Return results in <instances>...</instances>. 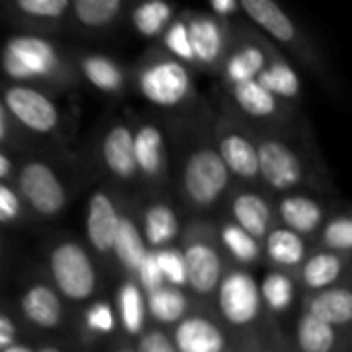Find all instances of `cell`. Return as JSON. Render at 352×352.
I'll return each mask as SVG.
<instances>
[{"label": "cell", "instance_id": "obj_12", "mask_svg": "<svg viewBox=\"0 0 352 352\" xmlns=\"http://www.w3.org/2000/svg\"><path fill=\"white\" fill-rule=\"evenodd\" d=\"M186 29L194 62L206 66L217 64L225 50V31L221 23L212 16H194L186 21Z\"/></svg>", "mask_w": 352, "mask_h": 352}, {"label": "cell", "instance_id": "obj_17", "mask_svg": "<svg viewBox=\"0 0 352 352\" xmlns=\"http://www.w3.org/2000/svg\"><path fill=\"white\" fill-rule=\"evenodd\" d=\"M233 219L239 229H243L248 235H252L256 241L260 237H266V231L272 221V212L268 202L260 194H239L233 200Z\"/></svg>", "mask_w": 352, "mask_h": 352}, {"label": "cell", "instance_id": "obj_11", "mask_svg": "<svg viewBox=\"0 0 352 352\" xmlns=\"http://www.w3.org/2000/svg\"><path fill=\"white\" fill-rule=\"evenodd\" d=\"M120 225V214L105 192H95L87 208V239L97 252H111L116 231Z\"/></svg>", "mask_w": 352, "mask_h": 352}, {"label": "cell", "instance_id": "obj_25", "mask_svg": "<svg viewBox=\"0 0 352 352\" xmlns=\"http://www.w3.org/2000/svg\"><path fill=\"white\" fill-rule=\"evenodd\" d=\"M80 70L85 78L103 93H116L124 87V74L120 66L107 56H97V54L85 56L80 60Z\"/></svg>", "mask_w": 352, "mask_h": 352}, {"label": "cell", "instance_id": "obj_9", "mask_svg": "<svg viewBox=\"0 0 352 352\" xmlns=\"http://www.w3.org/2000/svg\"><path fill=\"white\" fill-rule=\"evenodd\" d=\"M186 262V285L192 287L198 295H210L221 280V256L219 252L204 241H194L184 252Z\"/></svg>", "mask_w": 352, "mask_h": 352}, {"label": "cell", "instance_id": "obj_19", "mask_svg": "<svg viewBox=\"0 0 352 352\" xmlns=\"http://www.w3.org/2000/svg\"><path fill=\"white\" fill-rule=\"evenodd\" d=\"M309 316L336 328L352 320V295L346 289H326L309 301Z\"/></svg>", "mask_w": 352, "mask_h": 352}, {"label": "cell", "instance_id": "obj_31", "mask_svg": "<svg viewBox=\"0 0 352 352\" xmlns=\"http://www.w3.org/2000/svg\"><path fill=\"white\" fill-rule=\"evenodd\" d=\"M233 97H235L237 105L252 118H270L278 109L276 97L270 95L258 80H248V82L235 85Z\"/></svg>", "mask_w": 352, "mask_h": 352}, {"label": "cell", "instance_id": "obj_36", "mask_svg": "<svg viewBox=\"0 0 352 352\" xmlns=\"http://www.w3.org/2000/svg\"><path fill=\"white\" fill-rule=\"evenodd\" d=\"M155 260L159 266V272L163 276V283L167 287L179 289L186 285V262H184V252L175 248H163L155 252Z\"/></svg>", "mask_w": 352, "mask_h": 352}, {"label": "cell", "instance_id": "obj_45", "mask_svg": "<svg viewBox=\"0 0 352 352\" xmlns=\"http://www.w3.org/2000/svg\"><path fill=\"white\" fill-rule=\"evenodd\" d=\"M210 10L217 16H231L235 10H239V2H235V0H214L210 4Z\"/></svg>", "mask_w": 352, "mask_h": 352}, {"label": "cell", "instance_id": "obj_5", "mask_svg": "<svg viewBox=\"0 0 352 352\" xmlns=\"http://www.w3.org/2000/svg\"><path fill=\"white\" fill-rule=\"evenodd\" d=\"M19 190L25 202L41 217H56L66 204V192L50 165L27 163L19 173Z\"/></svg>", "mask_w": 352, "mask_h": 352}, {"label": "cell", "instance_id": "obj_6", "mask_svg": "<svg viewBox=\"0 0 352 352\" xmlns=\"http://www.w3.org/2000/svg\"><path fill=\"white\" fill-rule=\"evenodd\" d=\"M4 103L10 116L27 130L47 134L58 126L60 113L54 101L27 85H12L4 91Z\"/></svg>", "mask_w": 352, "mask_h": 352}, {"label": "cell", "instance_id": "obj_13", "mask_svg": "<svg viewBox=\"0 0 352 352\" xmlns=\"http://www.w3.org/2000/svg\"><path fill=\"white\" fill-rule=\"evenodd\" d=\"M101 155L107 169L116 177L132 179L138 173L136 159H134V132L128 126L118 124L107 132L101 146Z\"/></svg>", "mask_w": 352, "mask_h": 352}, {"label": "cell", "instance_id": "obj_32", "mask_svg": "<svg viewBox=\"0 0 352 352\" xmlns=\"http://www.w3.org/2000/svg\"><path fill=\"white\" fill-rule=\"evenodd\" d=\"M297 344L301 352H332L336 346V330L305 314L297 324Z\"/></svg>", "mask_w": 352, "mask_h": 352}, {"label": "cell", "instance_id": "obj_22", "mask_svg": "<svg viewBox=\"0 0 352 352\" xmlns=\"http://www.w3.org/2000/svg\"><path fill=\"white\" fill-rule=\"evenodd\" d=\"M111 252L122 262V266L130 272H136L142 264V260L148 254V248L142 239V233L138 231L136 223L128 217H120V225L116 231V239L111 245Z\"/></svg>", "mask_w": 352, "mask_h": 352}, {"label": "cell", "instance_id": "obj_8", "mask_svg": "<svg viewBox=\"0 0 352 352\" xmlns=\"http://www.w3.org/2000/svg\"><path fill=\"white\" fill-rule=\"evenodd\" d=\"M258 175L274 190L295 188L303 177L299 157L280 140H262L258 146Z\"/></svg>", "mask_w": 352, "mask_h": 352}, {"label": "cell", "instance_id": "obj_18", "mask_svg": "<svg viewBox=\"0 0 352 352\" xmlns=\"http://www.w3.org/2000/svg\"><path fill=\"white\" fill-rule=\"evenodd\" d=\"M134 159L136 169L146 177H159L165 163V142L157 126H140L134 134Z\"/></svg>", "mask_w": 352, "mask_h": 352}, {"label": "cell", "instance_id": "obj_20", "mask_svg": "<svg viewBox=\"0 0 352 352\" xmlns=\"http://www.w3.org/2000/svg\"><path fill=\"white\" fill-rule=\"evenodd\" d=\"M177 231H179V225H177V217L171 206H167L163 202L148 206V210L144 212L142 239L151 252L167 248L177 237Z\"/></svg>", "mask_w": 352, "mask_h": 352}, {"label": "cell", "instance_id": "obj_14", "mask_svg": "<svg viewBox=\"0 0 352 352\" xmlns=\"http://www.w3.org/2000/svg\"><path fill=\"white\" fill-rule=\"evenodd\" d=\"M239 8L270 37L280 43H293L297 37L295 23L291 16L272 0H241Z\"/></svg>", "mask_w": 352, "mask_h": 352}, {"label": "cell", "instance_id": "obj_42", "mask_svg": "<svg viewBox=\"0 0 352 352\" xmlns=\"http://www.w3.org/2000/svg\"><path fill=\"white\" fill-rule=\"evenodd\" d=\"M21 214V198L19 194L8 188L6 184H0V223H12Z\"/></svg>", "mask_w": 352, "mask_h": 352}, {"label": "cell", "instance_id": "obj_15", "mask_svg": "<svg viewBox=\"0 0 352 352\" xmlns=\"http://www.w3.org/2000/svg\"><path fill=\"white\" fill-rule=\"evenodd\" d=\"M219 157L229 173L243 179L258 177V151L256 144L243 134L239 132L225 134L219 140Z\"/></svg>", "mask_w": 352, "mask_h": 352}, {"label": "cell", "instance_id": "obj_44", "mask_svg": "<svg viewBox=\"0 0 352 352\" xmlns=\"http://www.w3.org/2000/svg\"><path fill=\"white\" fill-rule=\"evenodd\" d=\"M14 342H16V326L8 316L0 314V351L12 346Z\"/></svg>", "mask_w": 352, "mask_h": 352}, {"label": "cell", "instance_id": "obj_16", "mask_svg": "<svg viewBox=\"0 0 352 352\" xmlns=\"http://www.w3.org/2000/svg\"><path fill=\"white\" fill-rule=\"evenodd\" d=\"M23 316L37 328H56L62 322L60 297L47 285H33L21 297Z\"/></svg>", "mask_w": 352, "mask_h": 352}, {"label": "cell", "instance_id": "obj_41", "mask_svg": "<svg viewBox=\"0 0 352 352\" xmlns=\"http://www.w3.org/2000/svg\"><path fill=\"white\" fill-rule=\"evenodd\" d=\"M136 274H138V283H140L138 287L146 295L153 293V291H157V289H161V287H165L163 276H161L159 266H157V260H155V252H151V250H148L146 258L142 260L140 268L136 270Z\"/></svg>", "mask_w": 352, "mask_h": 352}, {"label": "cell", "instance_id": "obj_29", "mask_svg": "<svg viewBox=\"0 0 352 352\" xmlns=\"http://www.w3.org/2000/svg\"><path fill=\"white\" fill-rule=\"evenodd\" d=\"M256 80L274 97L293 99V97H297L301 93L299 74L287 62H280V60L266 64Z\"/></svg>", "mask_w": 352, "mask_h": 352}, {"label": "cell", "instance_id": "obj_37", "mask_svg": "<svg viewBox=\"0 0 352 352\" xmlns=\"http://www.w3.org/2000/svg\"><path fill=\"white\" fill-rule=\"evenodd\" d=\"M165 47L175 56L177 62H194L192 56V47H190V39H188V29H186V21H175L165 29Z\"/></svg>", "mask_w": 352, "mask_h": 352}, {"label": "cell", "instance_id": "obj_1", "mask_svg": "<svg viewBox=\"0 0 352 352\" xmlns=\"http://www.w3.org/2000/svg\"><path fill=\"white\" fill-rule=\"evenodd\" d=\"M0 60L2 70L21 82L52 78L62 66L56 45L43 37L33 35H19L8 39Z\"/></svg>", "mask_w": 352, "mask_h": 352}, {"label": "cell", "instance_id": "obj_28", "mask_svg": "<svg viewBox=\"0 0 352 352\" xmlns=\"http://www.w3.org/2000/svg\"><path fill=\"white\" fill-rule=\"evenodd\" d=\"M266 52L258 45H243L225 64V74L233 85L256 80L266 66Z\"/></svg>", "mask_w": 352, "mask_h": 352}, {"label": "cell", "instance_id": "obj_50", "mask_svg": "<svg viewBox=\"0 0 352 352\" xmlns=\"http://www.w3.org/2000/svg\"><path fill=\"white\" fill-rule=\"evenodd\" d=\"M118 352H134L132 349H122V351H118Z\"/></svg>", "mask_w": 352, "mask_h": 352}, {"label": "cell", "instance_id": "obj_24", "mask_svg": "<svg viewBox=\"0 0 352 352\" xmlns=\"http://www.w3.org/2000/svg\"><path fill=\"white\" fill-rule=\"evenodd\" d=\"M266 254L276 266L293 268L305 258L303 237L289 229H274L270 235H266Z\"/></svg>", "mask_w": 352, "mask_h": 352}, {"label": "cell", "instance_id": "obj_4", "mask_svg": "<svg viewBox=\"0 0 352 352\" xmlns=\"http://www.w3.org/2000/svg\"><path fill=\"white\" fill-rule=\"evenodd\" d=\"M229 171L212 148H200L190 155L184 169V190L198 206L212 204L227 188Z\"/></svg>", "mask_w": 352, "mask_h": 352}, {"label": "cell", "instance_id": "obj_21", "mask_svg": "<svg viewBox=\"0 0 352 352\" xmlns=\"http://www.w3.org/2000/svg\"><path fill=\"white\" fill-rule=\"evenodd\" d=\"M280 219L289 231L297 235H309L320 227L324 210L307 196H289L280 202Z\"/></svg>", "mask_w": 352, "mask_h": 352}, {"label": "cell", "instance_id": "obj_48", "mask_svg": "<svg viewBox=\"0 0 352 352\" xmlns=\"http://www.w3.org/2000/svg\"><path fill=\"white\" fill-rule=\"evenodd\" d=\"M0 352H35L33 349H29L27 344H12V346H8V349H4V351H0Z\"/></svg>", "mask_w": 352, "mask_h": 352}, {"label": "cell", "instance_id": "obj_33", "mask_svg": "<svg viewBox=\"0 0 352 352\" xmlns=\"http://www.w3.org/2000/svg\"><path fill=\"white\" fill-rule=\"evenodd\" d=\"M70 8L74 10V16L78 23L91 29H99V27L109 25L118 16V12L122 10V2L120 0H76L74 4H70Z\"/></svg>", "mask_w": 352, "mask_h": 352}, {"label": "cell", "instance_id": "obj_38", "mask_svg": "<svg viewBox=\"0 0 352 352\" xmlns=\"http://www.w3.org/2000/svg\"><path fill=\"white\" fill-rule=\"evenodd\" d=\"M14 6L33 19H60L66 10H70L68 0H19Z\"/></svg>", "mask_w": 352, "mask_h": 352}, {"label": "cell", "instance_id": "obj_30", "mask_svg": "<svg viewBox=\"0 0 352 352\" xmlns=\"http://www.w3.org/2000/svg\"><path fill=\"white\" fill-rule=\"evenodd\" d=\"M173 6L161 0L142 2L132 10V25L144 37L161 35L173 19Z\"/></svg>", "mask_w": 352, "mask_h": 352}, {"label": "cell", "instance_id": "obj_7", "mask_svg": "<svg viewBox=\"0 0 352 352\" xmlns=\"http://www.w3.org/2000/svg\"><path fill=\"white\" fill-rule=\"evenodd\" d=\"M262 307L260 289L254 276L235 270L219 287V309L231 326H250Z\"/></svg>", "mask_w": 352, "mask_h": 352}, {"label": "cell", "instance_id": "obj_39", "mask_svg": "<svg viewBox=\"0 0 352 352\" xmlns=\"http://www.w3.org/2000/svg\"><path fill=\"white\" fill-rule=\"evenodd\" d=\"M324 243L334 252H349L352 248V223L349 217H336L324 229Z\"/></svg>", "mask_w": 352, "mask_h": 352}, {"label": "cell", "instance_id": "obj_46", "mask_svg": "<svg viewBox=\"0 0 352 352\" xmlns=\"http://www.w3.org/2000/svg\"><path fill=\"white\" fill-rule=\"evenodd\" d=\"M8 134V122H6V109H4V103L0 101V142H4Z\"/></svg>", "mask_w": 352, "mask_h": 352}, {"label": "cell", "instance_id": "obj_10", "mask_svg": "<svg viewBox=\"0 0 352 352\" xmlns=\"http://www.w3.org/2000/svg\"><path fill=\"white\" fill-rule=\"evenodd\" d=\"M175 352H223L225 336L217 324L202 316L184 318L173 332Z\"/></svg>", "mask_w": 352, "mask_h": 352}, {"label": "cell", "instance_id": "obj_26", "mask_svg": "<svg viewBox=\"0 0 352 352\" xmlns=\"http://www.w3.org/2000/svg\"><path fill=\"white\" fill-rule=\"evenodd\" d=\"M118 314L124 330L132 336L140 334L144 328V318H146V303H144V293L136 283H126L118 291Z\"/></svg>", "mask_w": 352, "mask_h": 352}, {"label": "cell", "instance_id": "obj_2", "mask_svg": "<svg viewBox=\"0 0 352 352\" xmlns=\"http://www.w3.org/2000/svg\"><path fill=\"white\" fill-rule=\"evenodd\" d=\"M50 272L60 291L70 301H85L95 291V268L82 245L74 241L60 243L50 256Z\"/></svg>", "mask_w": 352, "mask_h": 352}, {"label": "cell", "instance_id": "obj_3", "mask_svg": "<svg viewBox=\"0 0 352 352\" xmlns=\"http://www.w3.org/2000/svg\"><path fill=\"white\" fill-rule=\"evenodd\" d=\"M138 89L148 103L157 107H175L190 95L192 78L182 62L171 58L157 60L140 70Z\"/></svg>", "mask_w": 352, "mask_h": 352}, {"label": "cell", "instance_id": "obj_49", "mask_svg": "<svg viewBox=\"0 0 352 352\" xmlns=\"http://www.w3.org/2000/svg\"><path fill=\"white\" fill-rule=\"evenodd\" d=\"M37 352H60L56 346H43V349H39Z\"/></svg>", "mask_w": 352, "mask_h": 352}, {"label": "cell", "instance_id": "obj_40", "mask_svg": "<svg viewBox=\"0 0 352 352\" xmlns=\"http://www.w3.org/2000/svg\"><path fill=\"white\" fill-rule=\"evenodd\" d=\"M85 326L95 334H111L116 330V314L109 303L97 301L85 314Z\"/></svg>", "mask_w": 352, "mask_h": 352}, {"label": "cell", "instance_id": "obj_23", "mask_svg": "<svg viewBox=\"0 0 352 352\" xmlns=\"http://www.w3.org/2000/svg\"><path fill=\"white\" fill-rule=\"evenodd\" d=\"M146 314H151L159 324H173L182 322L188 311V299L179 289L161 287L146 295Z\"/></svg>", "mask_w": 352, "mask_h": 352}, {"label": "cell", "instance_id": "obj_43", "mask_svg": "<svg viewBox=\"0 0 352 352\" xmlns=\"http://www.w3.org/2000/svg\"><path fill=\"white\" fill-rule=\"evenodd\" d=\"M134 352H175V346L163 332L153 330L140 336L138 349Z\"/></svg>", "mask_w": 352, "mask_h": 352}, {"label": "cell", "instance_id": "obj_35", "mask_svg": "<svg viewBox=\"0 0 352 352\" xmlns=\"http://www.w3.org/2000/svg\"><path fill=\"white\" fill-rule=\"evenodd\" d=\"M221 239H223V245L229 250V254H231L237 262H241V264H252V262H256L258 256H260V245H258V241H256L252 235H248L243 229H239L235 223L223 225V229H221Z\"/></svg>", "mask_w": 352, "mask_h": 352}, {"label": "cell", "instance_id": "obj_34", "mask_svg": "<svg viewBox=\"0 0 352 352\" xmlns=\"http://www.w3.org/2000/svg\"><path fill=\"white\" fill-rule=\"evenodd\" d=\"M260 289V299L274 311L280 314L285 309L291 307L293 297H295V287L293 280L283 274V272H270L266 274V278L262 280Z\"/></svg>", "mask_w": 352, "mask_h": 352}, {"label": "cell", "instance_id": "obj_27", "mask_svg": "<svg viewBox=\"0 0 352 352\" xmlns=\"http://www.w3.org/2000/svg\"><path fill=\"white\" fill-rule=\"evenodd\" d=\"M342 274V258L332 252H320L303 264L301 278L309 289H328Z\"/></svg>", "mask_w": 352, "mask_h": 352}, {"label": "cell", "instance_id": "obj_47", "mask_svg": "<svg viewBox=\"0 0 352 352\" xmlns=\"http://www.w3.org/2000/svg\"><path fill=\"white\" fill-rule=\"evenodd\" d=\"M8 173H10V161H8L6 155L0 153V179H4Z\"/></svg>", "mask_w": 352, "mask_h": 352}]
</instances>
